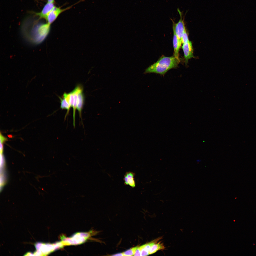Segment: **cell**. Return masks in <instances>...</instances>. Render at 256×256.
<instances>
[{"instance_id": "1", "label": "cell", "mask_w": 256, "mask_h": 256, "mask_svg": "<svg viewBox=\"0 0 256 256\" xmlns=\"http://www.w3.org/2000/svg\"><path fill=\"white\" fill-rule=\"evenodd\" d=\"M180 60L174 56L169 57L162 56L156 62L145 70L144 73H155L164 75L169 70L177 68Z\"/></svg>"}, {"instance_id": "2", "label": "cell", "mask_w": 256, "mask_h": 256, "mask_svg": "<svg viewBox=\"0 0 256 256\" xmlns=\"http://www.w3.org/2000/svg\"><path fill=\"white\" fill-rule=\"evenodd\" d=\"M50 25L48 23H40L34 24L26 32V37L31 42L35 44L41 43L48 34Z\"/></svg>"}, {"instance_id": "3", "label": "cell", "mask_w": 256, "mask_h": 256, "mask_svg": "<svg viewBox=\"0 0 256 256\" xmlns=\"http://www.w3.org/2000/svg\"><path fill=\"white\" fill-rule=\"evenodd\" d=\"M177 10L180 16L178 21V23H175L173 19H171L173 23V29L174 30L179 43L181 45L182 36L186 30L184 22V15L178 8L177 9Z\"/></svg>"}, {"instance_id": "4", "label": "cell", "mask_w": 256, "mask_h": 256, "mask_svg": "<svg viewBox=\"0 0 256 256\" xmlns=\"http://www.w3.org/2000/svg\"><path fill=\"white\" fill-rule=\"evenodd\" d=\"M72 6L64 9L55 6L48 15L46 19L47 23L50 25L57 18L60 14L63 12L70 9Z\"/></svg>"}, {"instance_id": "5", "label": "cell", "mask_w": 256, "mask_h": 256, "mask_svg": "<svg viewBox=\"0 0 256 256\" xmlns=\"http://www.w3.org/2000/svg\"><path fill=\"white\" fill-rule=\"evenodd\" d=\"M183 44L182 48L184 54L185 62L187 64L189 59L194 57L193 54L192 44L191 41H189Z\"/></svg>"}, {"instance_id": "6", "label": "cell", "mask_w": 256, "mask_h": 256, "mask_svg": "<svg viewBox=\"0 0 256 256\" xmlns=\"http://www.w3.org/2000/svg\"><path fill=\"white\" fill-rule=\"evenodd\" d=\"M55 6L54 3L47 2L41 11L36 13V14L39 17V19L44 18L46 20L49 14Z\"/></svg>"}, {"instance_id": "7", "label": "cell", "mask_w": 256, "mask_h": 256, "mask_svg": "<svg viewBox=\"0 0 256 256\" xmlns=\"http://www.w3.org/2000/svg\"><path fill=\"white\" fill-rule=\"evenodd\" d=\"M82 87L81 85H78L72 91L73 95L74 100L73 106L72 107L73 109V124L74 126L75 127V111L78 104V94L79 91Z\"/></svg>"}, {"instance_id": "8", "label": "cell", "mask_w": 256, "mask_h": 256, "mask_svg": "<svg viewBox=\"0 0 256 256\" xmlns=\"http://www.w3.org/2000/svg\"><path fill=\"white\" fill-rule=\"evenodd\" d=\"M135 173L129 171L126 172L124 175L123 180L125 185H129L132 188L135 186V183L134 177Z\"/></svg>"}, {"instance_id": "9", "label": "cell", "mask_w": 256, "mask_h": 256, "mask_svg": "<svg viewBox=\"0 0 256 256\" xmlns=\"http://www.w3.org/2000/svg\"><path fill=\"white\" fill-rule=\"evenodd\" d=\"M173 31V44L174 49V56L177 59L180 60L179 57V52L181 45L179 43V40L175 34L174 29Z\"/></svg>"}, {"instance_id": "10", "label": "cell", "mask_w": 256, "mask_h": 256, "mask_svg": "<svg viewBox=\"0 0 256 256\" xmlns=\"http://www.w3.org/2000/svg\"><path fill=\"white\" fill-rule=\"evenodd\" d=\"M83 88H81L78 94V102L77 109L78 111L80 118L82 120V112L84 102V97L83 93Z\"/></svg>"}, {"instance_id": "11", "label": "cell", "mask_w": 256, "mask_h": 256, "mask_svg": "<svg viewBox=\"0 0 256 256\" xmlns=\"http://www.w3.org/2000/svg\"><path fill=\"white\" fill-rule=\"evenodd\" d=\"M165 247L162 243L156 242L151 247L149 251V255L152 254L157 251L164 249Z\"/></svg>"}, {"instance_id": "12", "label": "cell", "mask_w": 256, "mask_h": 256, "mask_svg": "<svg viewBox=\"0 0 256 256\" xmlns=\"http://www.w3.org/2000/svg\"><path fill=\"white\" fill-rule=\"evenodd\" d=\"M60 108L62 109H65L67 110V112L66 114H68V112L71 107L70 105L68 103L66 100L63 96L62 98L60 97Z\"/></svg>"}, {"instance_id": "13", "label": "cell", "mask_w": 256, "mask_h": 256, "mask_svg": "<svg viewBox=\"0 0 256 256\" xmlns=\"http://www.w3.org/2000/svg\"><path fill=\"white\" fill-rule=\"evenodd\" d=\"M138 246L132 247L125 251L123 253L124 256H134L136 250Z\"/></svg>"}, {"instance_id": "14", "label": "cell", "mask_w": 256, "mask_h": 256, "mask_svg": "<svg viewBox=\"0 0 256 256\" xmlns=\"http://www.w3.org/2000/svg\"><path fill=\"white\" fill-rule=\"evenodd\" d=\"M189 41L187 34L186 30L182 36V43L183 44Z\"/></svg>"}, {"instance_id": "15", "label": "cell", "mask_w": 256, "mask_h": 256, "mask_svg": "<svg viewBox=\"0 0 256 256\" xmlns=\"http://www.w3.org/2000/svg\"><path fill=\"white\" fill-rule=\"evenodd\" d=\"M134 256H141L139 246H138L136 249Z\"/></svg>"}, {"instance_id": "16", "label": "cell", "mask_w": 256, "mask_h": 256, "mask_svg": "<svg viewBox=\"0 0 256 256\" xmlns=\"http://www.w3.org/2000/svg\"><path fill=\"white\" fill-rule=\"evenodd\" d=\"M6 139L1 134H0V143H3L6 140Z\"/></svg>"}, {"instance_id": "17", "label": "cell", "mask_w": 256, "mask_h": 256, "mask_svg": "<svg viewBox=\"0 0 256 256\" xmlns=\"http://www.w3.org/2000/svg\"><path fill=\"white\" fill-rule=\"evenodd\" d=\"M112 256H124L123 252L122 253H119L113 255H112Z\"/></svg>"}, {"instance_id": "18", "label": "cell", "mask_w": 256, "mask_h": 256, "mask_svg": "<svg viewBox=\"0 0 256 256\" xmlns=\"http://www.w3.org/2000/svg\"><path fill=\"white\" fill-rule=\"evenodd\" d=\"M48 2L49 3H54V0H47Z\"/></svg>"}, {"instance_id": "19", "label": "cell", "mask_w": 256, "mask_h": 256, "mask_svg": "<svg viewBox=\"0 0 256 256\" xmlns=\"http://www.w3.org/2000/svg\"><path fill=\"white\" fill-rule=\"evenodd\" d=\"M201 161V160H197V162H200Z\"/></svg>"}]
</instances>
